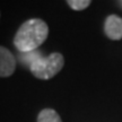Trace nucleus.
<instances>
[{"mask_svg":"<svg viewBox=\"0 0 122 122\" xmlns=\"http://www.w3.org/2000/svg\"><path fill=\"white\" fill-rule=\"evenodd\" d=\"M105 34L114 41L122 39V18L117 15H111L106 18L104 25Z\"/></svg>","mask_w":122,"mask_h":122,"instance_id":"20e7f679","label":"nucleus"},{"mask_svg":"<svg viewBox=\"0 0 122 122\" xmlns=\"http://www.w3.org/2000/svg\"><path fill=\"white\" fill-rule=\"evenodd\" d=\"M67 4L70 6V8L75 10H83L91 5V1L89 0H68Z\"/></svg>","mask_w":122,"mask_h":122,"instance_id":"0eeeda50","label":"nucleus"},{"mask_svg":"<svg viewBox=\"0 0 122 122\" xmlns=\"http://www.w3.org/2000/svg\"><path fill=\"white\" fill-rule=\"evenodd\" d=\"M65 59L61 53L54 52L48 57H41L30 67V72L39 79H51L63 68Z\"/></svg>","mask_w":122,"mask_h":122,"instance_id":"f03ea898","label":"nucleus"},{"mask_svg":"<svg viewBox=\"0 0 122 122\" xmlns=\"http://www.w3.org/2000/svg\"><path fill=\"white\" fill-rule=\"evenodd\" d=\"M16 59L7 48L0 45V77H9L15 72Z\"/></svg>","mask_w":122,"mask_h":122,"instance_id":"7ed1b4c3","label":"nucleus"},{"mask_svg":"<svg viewBox=\"0 0 122 122\" xmlns=\"http://www.w3.org/2000/svg\"><path fill=\"white\" fill-rule=\"evenodd\" d=\"M37 122H62L59 114L52 109H44L40 112Z\"/></svg>","mask_w":122,"mask_h":122,"instance_id":"39448f33","label":"nucleus"},{"mask_svg":"<svg viewBox=\"0 0 122 122\" xmlns=\"http://www.w3.org/2000/svg\"><path fill=\"white\" fill-rule=\"evenodd\" d=\"M41 57H43L41 53L39 52V51H32V52H27V53H19V61H20V63H23V65H26L28 66V67H30V66L34 63L35 61L37 60V59H40Z\"/></svg>","mask_w":122,"mask_h":122,"instance_id":"423d86ee","label":"nucleus"},{"mask_svg":"<svg viewBox=\"0 0 122 122\" xmlns=\"http://www.w3.org/2000/svg\"><path fill=\"white\" fill-rule=\"evenodd\" d=\"M49 34V27L42 19H30L23 23L14 37V45L19 53L35 51L44 43Z\"/></svg>","mask_w":122,"mask_h":122,"instance_id":"f257e3e1","label":"nucleus"}]
</instances>
